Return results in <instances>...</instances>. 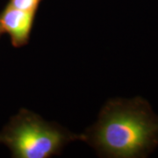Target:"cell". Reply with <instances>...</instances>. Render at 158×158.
Instances as JSON below:
<instances>
[{
  "mask_svg": "<svg viewBox=\"0 0 158 158\" xmlns=\"http://www.w3.org/2000/svg\"><path fill=\"white\" fill-rule=\"evenodd\" d=\"M83 136L101 156L147 157L158 147V115L141 97L111 99Z\"/></svg>",
  "mask_w": 158,
  "mask_h": 158,
  "instance_id": "1",
  "label": "cell"
},
{
  "mask_svg": "<svg viewBox=\"0 0 158 158\" xmlns=\"http://www.w3.org/2000/svg\"><path fill=\"white\" fill-rule=\"evenodd\" d=\"M83 138L27 109H21L0 132V143L16 158L51 157L70 141Z\"/></svg>",
  "mask_w": 158,
  "mask_h": 158,
  "instance_id": "2",
  "label": "cell"
},
{
  "mask_svg": "<svg viewBox=\"0 0 158 158\" xmlns=\"http://www.w3.org/2000/svg\"><path fill=\"white\" fill-rule=\"evenodd\" d=\"M36 13L21 11L8 5L0 12L1 28L3 33L10 35L14 48H21L29 42Z\"/></svg>",
  "mask_w": 158,
  "mask_h": 158,
  "instance_id": "3",
  "label": "cell"
},
{
  "mask_svg": "<svg viewBox=\"0 0 158 158\" xmlns=\"http://www.w3.org/2000/svg\"><path fill=\"white\" fill-rule=\"evenodd\" d=\"M42 0H9L8 6L25 11L37 12Z\"/></svg>",
  "mask_w": 158,
  "mask_h": 158,
  "instance_id": "4",
  "label": "cell"
},
{
  "mask_svg": "<svg viewBox=\"0 0 158 158\" xmlns=\"http://www.w3.org/2000/svg\"><path fill=\"white\" fill-rule=\"evenodd\" d=\"M2 34H4V33H3V30H2V28H1V26H0V36L2 35Z\"/></svg>",
  "mask_w": 158,
  "mask_h": 158,
  "instance_id": "5",
  "label": "cell"
}]
</instances>
